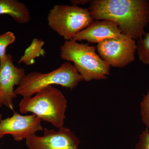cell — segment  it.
Returning <instances> with one entry per match:
<instances>
[{
    "label": "cell",
    "instance_id": "1",
    "mask_svg": "<svg viewBox=\"0 0 149 149\" xmlns=\"http://www.w3.org/2000/svg\"><path fill=\"white\" fill-rule=\"evenodd\" d=\"M94 20H109L121 33L138 40L146 35L149 23V1L93 0L88 8Z\"/></svg>",
    "mask_w": 149,
    "mask_h": 149
},
{
    "label": "cell",
    "instance_id": "2",
    "mask_svg": "<svg viewBox=\"0 0 149 149\" xmlns=\"http://www.w3.org/2000/svg\"><path fill=\"white\" fill-rule=\"evenodd\" d=\"M20 113H32L54 127H63L67 101L61 91L50 86L40 90L34 97L22 99L19 104Z\"/></svg>",
    "mask_w": 149,
    "mask_h": 149
},
{
    "label": "cell",
    "instance_id": "3",
    "mask_svg": "<svg viewBox=\"0 0 149 149\" xmlns=\"http://www.w3.org/2000/svg\"><path fill=\"white\" fill-rule=\"evenodd\" d=\"M96 52L95 46L68 40L61 47L60 56L62 59L73 63L85 82L105 80L110 74V66Z\"/></svg>",
    "mask_w": 149,
    "mask_h": 149
},
{
    "label": "cell",
    "instance_id": "4",
    "mask_svg": "<svg viewBox=\"0 0 149 149\" xmlns=\"http://www.w3.org/2000/svg\"><path fill=\"white\" fill-rule=\"evenodd\" d=\"M83 80L74 65L66 61L48 73L34 71L26 74L15 89V93L23 97H30L40 90L52 85H61L72 91Z\"/></svg>",
    "mask_w": 149,
    "mask_h": 149
},
{
    "label": "cell",
    "instance_id": "5",
    "mask_svg": "<svg viewBox=\"0 0 149 149\" xmlns=\"http://www.w3.org/2000/svg\"><path fill=\"white\" fill-rule=\"evenodd\" d=\"M48 25L65 41L72 40L94 20L89 9L80 6L56 5L48 15Z\"/></svg>",
    "mask_w": 149,
    "mask_h": 149
},
{
    "label": "cell",
    "instance_id": "6",
    "mask_svg": "<svg viewBox=\"0 0 149 149\" xmlns=\"http://www.w3.org/2000/svg\"><path fill=\"white\" fill-rule=\"evenodd\" d=\"M99 56L110 66L121 68L135 60L136 40L124 34L108 38L96 47Z\"/></svg>",
    "mask_w": 149,
    "mask_h": 149
},
{
    "label": "cell",
    "instance_id": "7",
    "mask_svg": "<svg viewBox=\"0 0 149 149\" xmlns=\"http://www.w3.org/2000/svg\"><path fill=\"white\" fill-rule=\"evenodd\" d=\"M44 135L35 134L26 139L29 149H79L80 139L68 128L62 127L58 130L44 128Z\"/></svg>",
    "mask_w": 149,
    "mask_h": 149
},
{
    "label": "cell",
    "instance_id": "8",
    "mask_svg": "<svg viewBox=\"0 0 149 149\" xmlns=\"http://www.w3.org/2000/svg\"><path fill=\"white\" fill-rule=\"evenodd\" d=\"M25 75L24 69L14 64L10 54L0 60V108L5 106L14 111V100L17 97L14 87L20 84Z\"/></svg>",
    "mask_w": 149,
    "mask_h": 149
},
{
    "label": "cell",
    "instance_id": "9",
    "mask_svg": "<svg viewBox=\"0 0 149 149\" xmlns=\"http://www.w3.org/2000/svg\"><path fill=\"white\" fill-rule=\"evenodd\" d=\"M41 121L42 119L35 114L23 116L14 112L11 117L0 121V139L10 135L17 142L26 140L38 131L44 130Z\"/></svg>",
    "mask_w": 149,
    "mask_h": 149
},
{
    "label": "cell",
    "instance_id": "10",
    "mask_svg": "<svg viewBox=\"0 0 149 149\" xmlns=\"http://www.w3.org/2000/svg\"><path fill=\"white\" fill-rule=\"evenodd\" d=\"M121 31L118 24L109 20H94L88 27L74 35L72 40L87 41L89 43H98L108 38L117 37Z\"/></svg>",
    "mask_w": 149,
    "mask_h": 149
},
{
    "label": "cell",
    "instance_id": "11",
    "mask_svg": "<svg viewBox=\"0 0 149 149\" xmlns=\"http://www.w3.org/2000/svg\"><path fill=\"white\" fill-rule=\"evenodd\" d=\"M0 15H9L21 24L28 23L31 19L27 6L17 0H0Z\"/></svg>",
    "mask_w": 149,
    "mask_h": 149
},
{
    "label": "cell",
    "instance_id": "12",
    "mask_svg": "<svg viewBox=\"0 0 149 149\" xmlns=\"http://www.w3.org/2000/svg\"><path fill=\"white\" fill-rule=\"evenodd\" d=\"M45 44L42 40L34 38L30 45L25 49L24 55L19 59L18 64L23 63L26 65L34 64L35 59L45 55V51L43 48Z\"/></svg>",
    "mask_w": 149,
    "mask_h": 149
},
{
    "label": "cell",
    "instance_id": "13",
    "mask_svg": "<svg viewBox=\"0 0 149 149\" xmlns=\"http://www.w3.org/2000/svg\"><path fill=\"white\" fill-rule=\"evenodd\" d=\"M137 52L140 61L145 65H149V33L137 40Z\"/></svg>",
    "mask_w": 149,
    "mask_h": 149
},
{
    "label": "cell",
    "instance_id": "14",
    "mask_svg": "<svg viewBox=\"0 0 149 149\" xmlns=\"http://www.w3.org/2000/svg\"><path fill=\"white\" fill-rule=\"evenodd\" d=\"M15 36L13 32L8 31L0 35V60L5 58L7 47L14 42Z\"/></svg>",
    "mask_w": 149,
    "mask_h": 149
},
{
    "label": "cell",
    "instance_id": "15",
    "mask_svg": "<svg viewBox=\"0 0 149 149\" xmlns=\"http://www.w3.org/2000/svg\"><path fill=\"white\" fill-rule=\"evenodd\" d=\"M140 109L142 121L149 129V90L141 102Z\"/></svg>",
    "mask_w": 149,
    "mask_h": 149
},
{
    "label": "cell",
    "instance_id": "16",
    "mask_svg": "<svg viewBox=\"0 0 149 149\" xmlns=\"http://www.w3.org/2000/svg\"><path fill=\"white\" fill-rule=\"evenodd\" d=\"M135 149H149V128H146L140 134Z\"/></svg>",
    "mask_w": 149,
    "mask_h": 149
},
{
    "label": "cell",
    "instance_id": "17",
    "mask_svg": "<svg viewBox=\"0 0 149 149\" xmlns=\"http://www.w3.org/2000/svg\"><path fill=\"white\" fill-rule=\"evenodd\" d=\"M72 5L77 6L84 5L91 2V0H71L70 1Z\"/></svg>",
    "mask_w": 149,
    "mask_h": 149
},
{
    "label": "cell",
    "instance_id": "18",
    "mask_svg": "<svg viewBox=\"0 0 149 149\" xmlns=\"http://www.w3.org/2000/svg\"><path fill=\"white\" fill-rule=\"evenodd\" d=\"M2 115L1 114H0V121H1L2 119Z\"/></svg>",
    "mask_w": 149,
    "mask_h": 149
}]
</instances>
